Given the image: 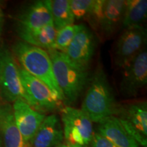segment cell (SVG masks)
Returning a JSON list of instances; mask_svg holds the SVG:
<instances>
[{
	"label": "cell",
	"instance_id": "17",
	"mask_svg": "<svg viewBox=\"0 0 147 147\" xmlns=\"http://www.w3.org/2000/svg\"><path fill=\"white\" fill-rule=\"evenodd\" d=\"M56 33L53 24L51 23L36 30L18 32V34L23 42L48 51L55 49Z\"/></svg>",
	"mask_w": 147,
	"mask_h": 147
},
{
	"label": "cell",
	"instance_id": "14",
	"mask_svg": "<svg viewBox=\"0 0 147 147\" xmlns=\"http://www.w3.org/2000/svg\"><path fill=\"white\" fill-rule=\"evenodd\" d=\"M0 133L3 147H28L14 121L12 106L0 101Z\"/></svg>",
	"mask_w": 147,
	"mask_h": 147
},
{
	"label": "cell",
	"instance_id": "2",
	"mask_svg": "<svg viewBox=\"0 0 147 147\" xmlns=\"http://www.w3.org/2000/svg\"><path fill=\"white\" fill-rule=\"evenodd\" d=\"M47 53L52 63L55 80L63 93L64 103L66 106L71 105L76 102L89 84V71L73 64L65 53L55 49Z\"/></svg>",
	"mask_w": 147,
	"mask_h": 147
},
{
	"label": "cell",
	"instance_id": "20",
	"mask_svg": "<svg viewBox=\"0 0 147 147\" xmlns=\"http://www.w3.org/2000/svg\"><path fill=\"white\" fill-rule=\"evenodd\" d=\"M79 27L80 25H71L57 31L55 40V50L65 53Z\"/></svg>",
	"mask_w": 147,
	"mask_h": 147
},
{
	"label": "cell",
	"instance_id": "25",
	"mask_svg": "<svg viewBox=\"0 0 147 147\" xmlns=\"http://www.w3.org/2000/svg\"><path fill=\"white\" fill-rule=\"evenodd\" d=\"M57 147H69V146H68V145H67L66 144H64V143H63V144L59 145V146H57Z\"/></svg>",
	"mask_w": 147,
	"mask_h": 147
},
{
	"label": "cell",
	"instance_id": "21",
	"mask_svg": "<svg viewBox=\"0 0 147 147\" xmlns=\"http://www.w3.org/2000/svg\"><path fill=\"white\" fill-rule=\"evenodd\" d=\"M95 0H69V5L75 19L87 20Z\"/></svg>",
	"mask_w": 147,
	"mask_h": 147
},
{
	"label": "cell",
	"instance_id": "13",
	"mask_svg": "<svg viewBox=\"0 0 147 147\" xmlns=\"http://www.w3.org/2000/svg\"><path fill=\"white\" fill-rule=\"evenodd\" d=\"M63 129L60 117L51 114L46 117L31 141L32 147H57L63 144Z\"/></svg>",
	"mask_w": 147,
	"mask_h": 147
},
{
	"label": "cell",
	"instance_id": "6",
	"mask_svg": "<svg viewBox=\"0 0 147 147\" xmlns=\"http://www.w3.org/2000/svg\"><path fill=\"white\" fill-rule=\"evenodd\" d=\"M19 73L31 107L45 115L46 113L60 110L63 107V101L47 84L22 68H19Z\"/></svg>",
	"mask_w": 147,
	"mask_h": 147
},
{
	"label": "cell",
	"instance_id": "10",
	"mask_svg": "<svg viewBox=\"0 0 147 147\" xmlns=\"http://www.w3.org/2000/svg\"><path fill=\"white\" fill-rule=\"evenodd\" d=\"M146 30L144 27L125 29L119 38L115 48V63L123 67L136 55L144 49Z\"/></svg>",
	"mask_w": 147,
	"mask_h": 147
},
{
	"label": "cell",
	"instance_id": "18",
	"mask_svg": "<svg viewBox=\"0 0 147 147\" xmlns=\"http://www.w3.org/2000/svg\"><path fill=\"white\" fill-rule=\"evenodd\" d=\"M146 0L125 1L121 27L124 29L143 27V24L146 20Z\"/></svg>",
	"mask_w": 147,
	"mask_h": 147
},
{
	"label": "cell",
	"instance_id": "3",
	"mask_svg": "<svg viewBox=\"0 0 147 147\" xmlns=\"http://www.w3.org/2000/svg\"><path fill=\"white\" fill-rule=\"evenodd\" d=\"M12 50L22 69L47 84L64 103L63 93L55 80L52 63L47 51L23 41L16 42Z\"/></svg>",
	"mask_w": 147,
	"mask_h": 147
},
{
	"label": "cell",
	"instance_id": "15",
	"mask_svg": "<svg viewBox=\"0 0 147 147\" xmlns=\"http://www.w3.org/2000/svg\"><path fill=\"white\" fill-rule=\"evenodd\" d=\"M97 133L117 147H140L116 116H111L99 122Z\"/></svg>",
	"mask_w": 147,
	"mask_h": 147
},
{
	"label": "cell",
	"instance_id": "11",
	"mask_svg": "<svg viewBox=\"0 0 147 147\" xmlns=\"http://www.w3.org/2000/svg\"><path fill=\"white\" fill-rule=\"evenodd\" d=\"M12 110L16 127L29 147L46 115L36 111L26 102L21 100L13 103Z\"/></svg>",
	"mask_w": 147,
	"mask_h": 147
},
{
	"label": "cell",
	"instance_id": "9",
	"mask_svg": "<svg viewBox=\"0 0 147 147\" xmlns=\"http://www.w3.org/2000/svg\"><path fill=\"white\" fill-rule=\"evenodd\" d=\"M95 47L96 41L93 32L85 25H80L65 54L75 65L89 70Z\"/></svg>",
	"mask_w": 147,
	"mask_h": 147
},
{
	"label": "cell",
	"instance_id": "12",
	"mask_svg": "<svg viewBox=\"0 0 147 147\" xmlns=\"http://www.w3.org/2000/svg\"><path fill=\"white\" fill-rule=\"evenodd\" d=\"M53 23L50 0L36 1L25 8L18 18V32H29Z\"/></svg>",
	"mask_w": 147,
	"mask_h": 147
},
{
	"label": "cell",
	"instance_id": "16",
	"mask_svg": "<svg viewBox=\"0 0 147 147\" xmlns=\"http://www.w3.org/2000/svg\"><path fill=\"white\" fill-rule=\"evenodd\" d=\"M125 5V1L124 0H106L99 28L104 36L113 35L121 25Z\"/></svg>",
	"mask_w": 147,
	"mask_h": 147
},
{
	"label": "cell",
	"instance_id": "5",
	"mask_svg": "<svg viewBox=\"0 0 147 147\" xmlns=\"http://www.w3.org/2000/svg\"><path fill=\"white\" fill-rule=\"evenodd\" d=\"M61 111V121L64 140L68 146L88 147L93 134V122L81 109L63 106Z\"/></svg>",
	"mask_w": 147,
	"mask_h": 147
},
{
	"label": "cell",
	"instance_id": "1",
	"mask_svg": "<svg viewBox=\"0 0 147 147\" xmlns=\"http://www.w3.org/2000/svg\"><path fill=\"white\" fill-rule=\"evenodd\" d=\"M119 107L106 74L99 66L91 76L81 110L87 114L92 122L98 123L117 115Z\"/></svg>",
	"mask_w": 147,
	"mask_h": 147
},
{
	"label": "cell",
	"instance_id": "22",
	"mask_svg": "<svg viewBox=\"0 0 147 147\" xmlns=\"http://www.w3.org/2000/svg\"><path fill=\"white\" fill-rule=\"evenodd\" d=\"M89 146L90 147H117L97 132L93 134Z\"/></svg>",
	"mask_w": 147,
	"mask_h": 147
},
{
	"label": "cell",
	"instance_id": "4",
	"mask_svg": "<svg viewBox=\"0 0 147 147\" xmlns=\"http://www.w3.org/2000/svg\"><path fill=\"white\" fill-rule=\"evenodd\" d=\"M0 96L5 102L21 100L29 104L13 53L6 46L0 47Z\"/></svg>",
	"mask_w": 147,
	"mask_h": 147
},
{
	"label": "cell",
	"instance_id": "7",
	"mask_svg": "<svg viewBox=\"0 0 147 147\" xmlns=\"http://www.w3.org/2000/svg\"><path fill=\"white\" fill-rule=\"evenodd\" d=\"M115 116L140 146H147L146 102L143 101L119 106Z\"/></svg>",
	"mask_w": 147,
	"mask_h": 147
},
{
	"label": "cell",
	"instance_id": "24",
	"mask_svg": "<svg viewBox=\"0 0 147 147\" xmlns=\"http://www.w3.org/2000/svg\"><path fill=\"white\" fill-rule=\"evenodd\" d=\"M0 147H3V142H2V138H1V133H0Z\"/></svg>",
	"mask_w": 147,
	"mask_h": 147
},
{
	"label": "cell",
	"instance_id": "26",
	"mask_svg": "<svg viewBox=\"0 0 147 147\" xmlns=\"http://www.w3.org/2000/svg\"><path fill=\"white\" fill-rule=\"evenodd\" d=\"M69 147H79V146H69Z\"/></svg>",
	"mask_w": 147,
	"mask_h": 147
},
{
	"label": "cell",
	"instance_id": "8",
	"mask_svg": "<svg viewBox=\"0 0 147 147\" xmlns=\"http://www.w3.org/2000/svg\"><path fill=\"white\" fill-rule=\"evenodd\" d=\"M120 83L121 95L127 98L135 97L147 84V52L144 49L123 67Z\"/></svg>",
	"mask_w": 147,
	"mask_h": 147
},
{
	"label": "cell",
	"instance_id": "23",
	"mask_svg": "<svg viewBox=\"0 0 147 147\" xmlns=\"http://www.w3.org/2000/svg\"><path fill=\"white\" fill-rule=\"evenodd\" d=\"M3 24H4V14H3L2 8L0 6V38L3 32Z\"/></svg>",
	"mask_w": 147,
	"mask_h": 147
},
{
	"label": "cell",
	"instance_id": "19",
	"mask_svg": "<svg viewBox=\"0 0 147 147\" xmlns=\"http://www.w3.org/2000/svg\"><path fill=\"white\" fill-rule=\"evenodd\" d=\"M53 24L55 30L73 25L75 18L71 12L69 0H50Z\"/></svg>",
	"mask_w": 147,
	"mask_h": 147
}]
</instances>
